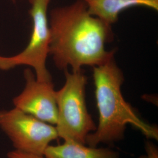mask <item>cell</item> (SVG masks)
Here are the masks:
<instances>
[{
  "label": "cell",
  "instance_id": "obj_1",
  "mask_svg": "<svg viewBox=\"0 0 158 158\" xmlns=\"http://www.w3.org/2000/svg\"><path fill=\"white\" fill-rule=\"evenodd\" d=\"M49 55L60 70L95 67L114 57L106 44L112 40L111 26L89 12L83 0L53 8L49 12Z\"/></svg>",
  "mask_w": 158,
  "mask_h": 158
},
{
  "label": "cell",
  "instance_id": "obj_2",
  "mask_svg": "<svg viewBox=\"0 0 158 158\" xmlns=\"http://www.w3.org/2000/svg\"><path fill=\"white\" fill-rule=\"evenodd\" d=\"M93 79L99 118L95 131L87 136L85 145L97 147L120 141L124 138L128 124L139 130L148 139L158 140L157 127L145 122L125 100L121 92L124 74L114 57L93 67Z\"/></svg>",
  "mask_w": 158,
  "mask_h": 158
},
{
  "label": "cell",
  "instance_id": "obj_3",
  "mask_svg": "<svg viewBox=\"0 0 158 158\" xmlns=\"http://www.w3.org/2000/svg\"><path fill=\"white\" fill-rule=\"evenodd\" d=\"M64 71L65 83L56 91L59 138L64 141L85 144L87 136L97 128L89 113L85 100L87 78L81 70Z\"/></svg>",
  "mask_w": 158,
  "mask_h": 158
},
{
  "label": "cell",
  "instance_id": "obj_4",
  "mask_svg": "<svg viewBox=\"0 0 158 158\" xmlns=\"http://www.w3.org/2000/svg\"><path fill=\"white\" fill-rule=\"evenodd\" d=\"M29 14L32 21V29L26 48L19 53L11 56H0V70H9L19 66L34 69L38 80L52 81L47 69L46 59L49 55L50 31L48 10L50 0H29Z\"/></svg>",
  "mask_w": 158,
  "mask_h": 158
},
{
  "label": "cell",
  "instance_id": "obj_5",
  "mask_svg": "<svg viewBox=\"0 0 158 158\" xmlns=\"http://www.w3.org/2000/svg\"><path fill=\"white\" fill-rule=\"evenodd\" d=\"M0 128L15 151L44 156L46 149L59 138L55 125L42 121L16 108L0 110Z\"/></svg>",
  "mask_w": 158,
  "mask_h": 158
},
{
  "label": "cell",
  "instance_id": "obj_6",
  "mask_svg": "<svg viewBox=\"0 0 158 158\" xmlns=\"http://www.w3.org/2000/svg\"><path fill=\"white\" fill-rule=\"evenodd\" d=\"M25 85L23 91L14 98V107L50 124L57 122L56 91L52 81L38 80L30 69L24 71Z\"/></svg>",
  "mask_w": 158,
  "mask_h": 158
},
{
  "label": "cell",
  "instance_id": "obj_7",
  "mask_svg": "<svg viewBox=\"0 0 158 158\" xmlns=\"http://www.w3.org/2000/svg\"><path fill=\"white\" fill-rule=\"evenodd\" d=\"M91 15L111 25L121 12L134 6H145L158 11V0H83Z\"/></svg>",
  "mask_w": 158,
  "mask_h": 158
},
{
  "label": "cell",
  "instance_id": "obj_8",
  "mask_svg": "<svg viewBox=\"0 0 158 158\" xmlns=\"http://www.w3.org/2000/svg\"><path fill=\"white\" fill-rule=\"evenodd\" d=\"M45 158H119V153L109 148L86 146L76 142L64 141L58 145H49Z\"/></svg>",
  "mask_w": 158,
  "mask_h": 158
},
{
  "label": "cell",
  "instance_id": "obj_9",
  "mask_svg": "<svg viewBox=\"0 0 158 158\" xmlns=\"http://www.w3.org/2000/svg\"><path fill=\"white\" fill-rule=\"evenodd\" d=\"M8 158H45L44 156H38L25 153L21 152L15 150L12 151L7 153Z\"/></svg>",
  "mask_w": 158,
  "mask_h": 158
},
{
  "label": "cell",
  "instance_id": "obj_10",
  "mask_svg": "<svg viewBox=\"0 0 158 158\" xmlns=\"http://www.w3.org/2000/svg\"><path fill=\"white\" fill-rule=\"evenodd\" d=\"M146 152L147 158H158V152L157 148L151 142L146 143Z\"/></svg>",
  "mask_w": 158,
  "mask_h": 158
},
{
  "label": "cell",
  "instance_id": "obj_11",
  "mask_svg": "<svg viewBox=\"0 0 158 158\" xmlns=\"http://www.w3.org/2000/svg\"><path fill=\"white\" fill-rule=\"evenodd\" d=\"M11 1H12L13 2H16L17 1V0H11Z\"/></svg>",
  "mask_w": 158,
  "mask_h": 158
}]
</instances>
